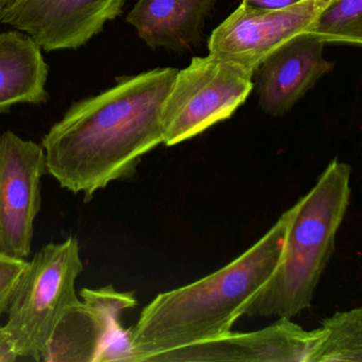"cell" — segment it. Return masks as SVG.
<instances>
[{
	"label": "cell",
	"mask_w": 362,
	"mask_h": 362,
	"mask_svg": "<svg viewBox=\"0 0 362 362\" xmlns=\"http://www.w3.org/2000/svg\"><path fill=\"white\" fill-rule=\"evenodd\" d=\"M320 327L327 335L312 362H362V308L335 312Z\"/></svg>",
	"instance_id": "obj_13"
},
{
	"label": "cell",
	"mask_w": 362,
	"mask_h": 362,
	"mask_svg": "<svg viewBox=\"0 0 362 362\" xmlns=\"http://www.w3.org/2000/svg\"><path fill=\"white\" fill-rule=\"evenodd\" d=\"M18 361L12 344L8 340V335L4 331V327H0V362H13Z\"/></svg>",
	"instance_id": "obj_17"
},
{
	"label": "cell",
	"mask_w": 362,
	"mask_h": 362,
	"mask_svg": "<svg viewBox=\"0 0 362 362\" xmlns=\"http://www.w3.org/2000/svg\"><path fill=\"white\" fill-rule=\"evenodd\" d=\"M14 1H16V0H0V10L6 8V6H10V4H12Z\"/></svg>",
	"instance_id": "obj_18"
},
{
	"label": "cell",
	"mask_w": 362,
	"mask_h": 362,
	"mask_svg": "<svg viewBox=\"0 0 362 362\" xmlns=\"http://www.w3.org/2000/svg\"><path fill=\"white\" fill-rule=\"evenodd\" d=\"M48 72L42 47L29 34L0 33V115L17 104L45 103Z\"/></svg>",
	"instance_id": "obj_12"
},
{
	"label": "cell",
	"mask_w": 362,
	"mask_h": 362,
	"mask_svg": "<svg viewBox=\"0 0 362 362\" xmlns=\"http://www.w3.org/2000/svg\"><path fill=\"white\" fill-rule=\"evenodd\" d=\"M322 327L308 331L289 318L265 329L230 333L152 357L148 362H312L327 338Z\"/></svg>",
	"instance_id": "obj_8"
},
{
	"label": "cell",
	"mask_w": 362,
	"mask_h": 362,
	"mask_svg": "<svg viewBox=\"0 0 362 362\" xmlns=\"http://www.w3.org/2000/svg\"><path fill=\"white\" fill-rule=\"evenodd\" d=\"M84 270L78 238L42 247L29 261L4 329L18 359L46 361L55 329L80 303L76 283Z\"/></svg>",
	"instance_id": "obj_4"
},
{
	"label": "cell",
	"mask_w": 362,
	"mask_h": 362,
	"mask_svg": "<svg viewBox=\"0 0 362 362\" xmlns=\"http://www.w3.org/2000/svg\"><path fill=\"white\" fill-rule=\"evenodd\" d=\"M28 265L27 259L12 256L0 249V318L8 312Z\"/></svg>",
	"instance_id": "obj_15"
},
{
	"label": "cell",
	"mask_w": 362,
	"mask_h": 362,
	"mask_svg": "<svg viewBox=\"0 0 362 362\" xmlns=\"http://www.w3.org/2000/svg\"><path fill=\"white\" fill-rule=\"evenodd\" d=\"M177 72L125 77L76 102L40 142L48 174L86 202L110 183L134 178L142 157L163 144L161 110Z\"/></svg>",
	"instance_id": "obj_1"
},
{
	"label": "cell",
	"mask_w": 362,
	"mask_h": 362,
	"mask_svg": "<svg viewBox=\"0 0 362 362\" xmlns=\"http://www.w3.org/2000/svg\"><path fill=\"white\" fill-rule=\"evenodd\" d=\"M252 76L209 53L194 57L177 76L163 102V144L175 146L230 118L252 91Z\"/></svg>",
	"instance_id": "obj_5"
},
{
	"label": "cell",
	"mask_w": 362,
	"mask_h": 362,
	"mask_svg": "<svg viewBox=\"0 0 362 362\" xmlns=\"http://www.w3.org/2000/svg\"><path fill=\"white\" fill-rule=\"evenodd\" d=\"M351 176V166L334 159L313 188L291 206L280 264L245 316L291 319L312 306L348 213Z\"/></svg>",
	"instance_id": "obj_3"
},
{
	"label": "cell",
	"mask_w": 362,
	"mask_h": 362,
	"mask_svg": "<svg viewBox=\"0 0 362 362\" xmlns=\"http://www.w3.org/2000/svg\"><path fill=\"white\" fill-rule=\"evenodd\" d=\"M291 208L242 255L217 271L159 293L129 331L133 361L230 333L280 264Z\"/></svg>",
	"instance_id": "obj_2"
},
{
	"label": "cell",
	"mask_w": 362,
	"mask_h": 362,
	"mask_svg": "<svg viewBox=\"0 0 362 362\" xmlns=\"http://www.w3.org/2000/svg\"><path fill=\"white\" fill-rule=\"evenodd\" d=\"M308 33L325 44L362 46V0H332Z\"/></svg>",
	"instance_id": "obj_14"
},
{
	"label": "cell",
	"mask_w": 362,
	"mask_h": 362,
	"mask_svg": "<svg viewBox=\"0 0 362 362\" xmlns=\"http://www.w3.org/2000/svg\"><path fill=\"white\" fill-rule=\"evenodd\" d=\"M325 43L301 34L276 49L259 66V106L266 114H286L333 64L325 59Z\"/></svg>",
	"instance_id": "obj_10"
},
{
	"label": "cell",
	"mask_w": 362,
	"mask_h": 362,
	"mask_svg": "<svg viewBox=\"0 0 362 362\" xmlns=\"http://www.w3.org/2000/svg\"><path fill=\"white\" fill-rule=\"evenodd\" d=\"M332 0H302L286 8L266 10L240 6L209 40V51L255 76L276 49L308 33Z\"/></svg>",
	"instance_id": "obj_6"
},
{
	"label": "cell",
	"mask_w": 362,
	"mask_h": 362,
	"mask_svg": "<svg viewBox=\"0 0 362 362\" xmlns=\"http://www.w3.org/2000/svg\"><path fill=\"white\" fill-rule=\"evenodd\" d=\"M46 174L42 145L12 131L0 136V249L12 256L27 259L31 255Z\"/></svg>",
	"instance_id": "obj_7"
},
{
	"label": "cell",
	"mask_w": 362,
	"mask_h": 362,
	"mask_svg": "<svg viewBox=\"0 0 362 362\" xmlns=\"http://www.w3.org/2000/svg\"><path fill=\"white\" fill-rule=\"evenodd\" d=\"M216 0H138L127 21L152 48H189Z\"/></svg>",
	"instance_id": "obj_11"
},
{
	"label": "cell",
	"mask_w": 362,
	"mask_h": 362,
	"mask_svg": "<svg viewBox=\"0 0 362 362\" xmlns=\"http://www.w3.org/2000/svg\"><path fill=\"white\" fill-rule=\"evenodd\" d=\"M127 0H16L0 23L29 34L45 51L76 49L117 18Z\"/></svg>",
	"instance_id": "obj_9"
},
{
	"label": "cell",
	"mask_w": 362,
	"mask_h": 362,
	"mask_svg": "<svg viewBox=\"0 0 362 362\" xmlns=\"http://www.w3.org/2000/svg\"><path fill=\"white\" fill-rule=\"evenodd\" d=\"M302 0H243V4H248L253 8L276 10V9L286 8L293 6Z\"/></svg>",
	"instance_id": "obj_16"
}]
</instances>
